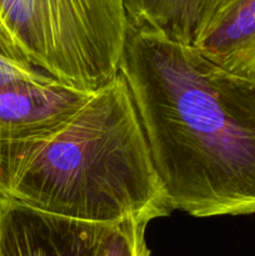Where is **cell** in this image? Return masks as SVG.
Masks as SVG:
<instances>
[{"label":"cell","mask_w":255,"mask_h":256,"mask_svg":"<svg viewBox=\"0 0 255 256\" xmlns=\"http://www.w3.org/2000/svg\"><path fill=\"white\" fill-rule=\"evenodd\" d=\"M119 72L172 212L255 214V75L130 24Z\"/></svg>","instance_id":"obj_1"},{"label":"cell","mask_w":255,"mask_h":256,"mask_svg":"<svg viewBox=\"0 0 255 256\" xmlns=\"http://www.w3.org/2000/svg\"><path fill=\"white\" fill-rule=\"evenodd\" d=\"M0 198L102 224L172 214L122 72L62 124L0 140Z\"/></svg>","instance_id":"obj_2"},{"label":"cell","mask_w":255,"mask_h":256,"mask_svg":"<svg viewBox=\"0 0 255 256\" xmlns=\"http://www.w3.org/2000/svg\"><path fill=\"white\" fill-rule=\"evenodd\" d=\"M128 29L124 0H0V49L89 92L119 74Z\"/></svg>","instance_id":"obj_3"},{"label":"cell","mask_w":255,"mask_h":256,"mask_svg":"<svg viewBox=\"0 0 255 256\" xmlns=\"http://www.w3.org/2000/svg\"><path fill=\"white\" fill-rule=\"evenodd\" d=\"M109 225L0 198V256H102Z\"/></svg>","instance_id":"obj_4"},{"label":"cell","mask_w":255,"mask_h":256,"mask_svg":"<svg viewBox=\"0 0 255 256\" xmlns=\"http://www.w3.org/2000/svg\"><path fill=\"white\" fill-rule=\"evenodd\" d=\"M94 92L48 82H18L0 86V140L40 134L75 114Z\"/></svg>","instance_id":"obj_5"},{"label":"cell","mask_w":255,"mask_h":256,"mask_svg":"<svg viewBox=\"0 0 255 256\" xmlns=\"http://www.w3.org/2000/svg\"><path fill=\"white\" fill-rule=\"evenodd\" d=\"M192 46L228 72L255 75V0H205Z\"/></svg>","instance_id":"obj_6"},{"label":"cell","mask_w":255,"mask_h":256,"mask_svg":"<svg viewBox=\"0 0 255 256\" xmlns=\"http://www.w3.org/2000/svg\"><path fill=\"white\" fill-rule=\"evenodd\" d=\"M205 0H124L129 24L192 46Z\"/></svg>","instance_id":"obj_7"},{"label":"cell","mask_w":255,"mask_h":256,"mask_svg":"<svg viewBox=\"0 0 255 256\" xmlns=\"http://www.w3.org/2000/svg\"><path fill=\"white\" fill-rule=\"evenodd\" d=\"M149 220L129 218L109 225L102 256H150L145 240Z\"/></svg>","instance_id":"obj_8"},{"label":"cell","mask_w":255,"mask_h":256,"mask_svg":"<svg viewBox=\"0 0 255 256\" xmlns=\"http://www.w3.org/2000/svg\"><path fill=\"white\" fill-rule=\"evenodd\" d=\"M50 76L42 69L22 60L15 59L0 49V86L18 82H48Z\"/></svg>","instance_id":"obj_9"}]
</instances>
